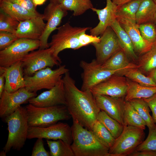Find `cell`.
Masks as SVG:
<instances>
[{"label":"cell","instance_id":"cell-1","mask_svg":"<svg viewBox=\"0 0 156 156\" xmlns=\"http://www.w3.org/2000/svg\"><path fill=\"white\" fill-rule=\"evenodd\" d=\"M66 106L73 120L92 131L101 110L90 90L83 91L76 86L69 71L62 78Z\"/></svg>","mask_w":156,"mask_h":156},{"label":"cell","instance_id":"cell-2","mask_svg":"<svg viewBox=\"0 0 156 156\" xmlns=\"http://www.w3.org/2000/svg\"><path fill=\"white\" fill-rule=\"evenodd\" d=\"M73 120V142L70 145L75 156H109V148L102 144L92 131Z\"/></svg>","mask_w":156,"mask_h":156},{"label":"cell","instance_id":"cell-3","mask_svg":"<svg viewBox=\"0 0 156 156\" xmlns=\"http://www.w3.org/2000/svg\"><path fill=\"white\" fill-rule=\"evenodd\" d=\"M4 118L8 126V134L3 150L6 153L11 149L20 151L27 139L29 127L26 107L21 106Z\"/></svg>","mask_w":156,"mask_h":156},{"label":"cell","instance_id":"cell-4","mask_svg":"<svg viewBox=\"0 0 156 156\" xmlns=\"http://www.w3.org/2000/svg\"><path fill=\"white\" fill-rule=\"evenodd\" d=\"M25 107L29 126L47 127L71 118L64 105L39 107L29 103Z\"/></svg>","mask_w":156,"mask_h":156},{"label":"cell","instance_id":"cell-5","mask_svg":"<svg viewBox=\"0 0 156 156\" xmlns=\"http://www.w3.org/2000/svg\"><path fill=\"white\" fill-rule=\"evenodd\" d=\"M92 28L73 27L69 22H67L57 27V33L52 36L49 43V47L53 50L55 56L60 59L58 54L63 50L66 49L77 50L82 47L80 41V36Z\"/></svg>","mask_w":156,"mask_h":156},{"label":"cell","instance_id":"cell-6","mask_svg":"<svg viewBox=\"0 0 156 156\" xmlns=\"http://www.w3.org/2000/svg\"><path fill=\"white\" fill-rule=\"evenodd\" d=\"M144 129L131 126L124 125L123 131L109 148V156H129L144 140Z\"/></svg>","mask_w":156,"mask_h":156},{"label":"cell","instance_id":"cell-7","mask_svg":"<svg viewBox=\"0 0 156 156\" xmlns=\"http://www.w3.org/2000/svg\"><path fill=\"white\" fill-rule=\"evenodd\" d=\"M69 71L65 65H60L55 70L47 67L37 71L32 76H24L25 87L31 92H36L44 89L50 90L62 79L63 75Z\"/></svg>","mask_w":156,"mask_h":156},{"label":"cell","instance_id":"cell-8","mask_svg":"<svg viewBox=\"0 0 156 156\" xmlns=\"http://www.w3.org/2000/svg\"><path fill=\"white\" fill-rule=\"evenodd\" d=\"M24 76L33 75L37 71L47 67L60 66L61 59L56 57L51 48L33 51L21 60Z\"/></svg>","mask_w":156,"mask_h":156},{"label":"cell","instance_id":"cell-9","mask_svg":"<svg viewBox=\"0 0 156 156\" xmlns=\"http://www.w3.org/2000/svg\"><path fill=\"white\" fill-rule=\"evenodd\" d=\"M39 40L18 38L9 47L0 51V66L8 67L21 61L30 52L39 49Z\"/></svg>","mask_w":156,"mask_h":156},{"label":"cell","instance_id":"cell-10","mask_svg":"<svg viewBox=\"0 0 156 156\" xmlns=\"http://www.w3.org/2000/svg\"><path fill=\"white\" fill-rule=\"evenodd\" d=\"M80 66L83 70L81 74L82 83L81 90L84 91L91 88L105 80L113 75H121L128 69L109 70L101 68V64L94 59L88 62L81 60Z\"/></svg>","mask_w":156,"mask_h":156},{"label":"cell","instance_id":"cell-11","mask_svg":"<svg viewBox=\"0 0 156 156\" xmlns=\"http://www.w3.org/2000/svg\"><path fill=\"white\" fill-rule=\"evenodd\" d=\"M36 138L61 140L71 145L73 142L71 127L62 122L44 127L29 126L27 139Z\"/></svg>","mask_w":156,"mask_h":156},{"label":"cell","instance_id":"cell-12","mask_svg":"<svg viewBox=\"0 0 156 156\" xmlns=\"http://www.w3.org/2000/svg\"><path fill=\"white\" fill-rule=\"evenodd\" d=\"M67 11L64 9L60 4L50 2L45 8L42 14L44 20L47 21L44 30L40 38V45L39 49L49 47V37L51 33L57 29L63 18L67 14Z\"/></svg>","mask_w":156,"mask_h":156},{"label":"cell","instance_id":"cell-13","mask_svg":"<svg viewBox=\"0 0 156 156\" xmlns=\"http://www.w3.org/2000/svg\"><path fill=\"white\" fill-rule=\"evenodd\" d=\"M101 36L99 42L91 44L95 49L96 60L102 64L122 49L117 35L110 26L108 27Z\"/></svg>","mask_w":156,"mask_h":156},{"label":"cell","instance_id":"cell-14","mask_svg":"<svg viewBox=\"0 0 156 156\" xmlns=\"http://www.w3.org/2000/svg\"><path fill=\"white\" fill-rule=\"evenodd\" d=\"M37 96L36 92H31L24 87L12 92L4 90L0 96V116L5 118L15 112L22 104Z\"/></svg>","mask_w":156,"mask_h":156},{"label":"cell","instance_id":"cell-15","mask_svg":"<svg viewBox=\"0 0 156 156\" xmlns=\"http://www.w3.org/2000/svg\"><path fill=\"white\" fill-rule=\"evenodd\" d=\"M127 78L115 74L90 90L94 96L103 95L116 98H124L128 86Z\"/></svg>","mask_w":156,"mask_h":156},{"label":"cell","instance_id":"cell-16","mask_svg":"<svg viewBox=\"0 0 156 156\" xmlns=\"http://www.w3.org/2000/svg\"><path fill=\"white\" fill-rule=\"evenodd\" d=\"M28 102L39 107L66 105L65 90L62 79L53 88L30 98Z\"/></svg>","mask_w":156,"mask_h":156},{"label":"cell","instance_id":"cell-17","mask_svg":"<svg viewBox=\"0 0 156 156\" xmlns=\"http://www.w3.org/2000/svg\"><path fill=\"white\" fill-rule=\"evenodd\" d=\"M101 110L124 126V98H116L101 95L94 96Z\"/></svg>","mask_w":156,"mask_h":156},{"label":"cell","instance_id":"cell-18","mask_svg":"<svg viewBox=\"0 0 156 156\" xmlns=\"http://www.w3.org/2000/svg\"><path fill=\"white\" fill-rule=\"evenodd\" d=\"M44 21L42 14L21 21L14 34L18 38L39 40L46 26V23Z\"/></svg>","mask_w":156,"mask_h":156},{"label":"cell","instance_id":"cell-19","mask_svg":"<svg viewBox=\"0 0 156 156\" xmlns=\"http://www.w3.org/2000/svg\"><path fill=\"white\" fill-rule=\"evenodd\" d=\"M0 72L4 74L5 78L4 90L12 92L25 87L21 61L8 67L0 66Z\"/></svg>","mask_w":156,"mask_h":156},{"label":"cell","instance_id":"cell-20","mask_svg":"<svg viewBox=\"0 0 156 156\" xmlns=\"http://www.w3.org/2000/svg\"><path fill=\"white\" fill-rule=\"evenodd\" d=\"M106 5L103 9H97L94 7L91 9L98 15L99 22L96 27L90 30V35L97 36L101 35L116 19L117 6L112 0H106Z\"/></svg>","mask_w":156,"mask_h":156},{"label":"cell","instance_id":"cell-21","mask_svg":"<svg viewBox=\"0 0 156 156\" xmlns=\"http://www.w3.org/2000/svg\"><path fill=\"white\" fill-rule=\"evenodd\" d=\"M116 19L130 37L138 56H140L150 50L153 43H150L142 38L138 25L123 18Z\"/></svg>","mask_w":156,"mask_h":156},{"label":"cell","instance_id":"cell-22","mask_svg":"<svg viewBox=\"0 0 156 156\" xmlns=\"http://www.w3.org/2000/svg\"><path fill=\"white\" fill-rule=\"evenodd\" d=\"M0 10L19 22L42 14L30 11L9 0L0 1Z\"/></svg>","mask_w":156,"mask_h":156},{"label":"cell","instance_id":"cell-23","mask_svg":"<svg viewBox=\"0 0 156 156\" xmlns=\"http://www.w3.org/2000/svg\"><path fill=\"white\" fill-rule=\"evenodd\" d=\"M110 27L117 35L122 49L129 59L134 62H137L138 57L135 51L131 38L116 19L112 23Z\"/></svg>","mask_w":156,"mask_h":156},{"label":"cell","instance_id":"cell-24","mask_svg":"<svg viewBox=\"0 0 156 156\" xmlns=\"http://www.w3.org/2000/svg\"><path fill=\"white\" fill-rule=\"evenodd\" d=\"M128 86L124 100L149 98L156 93V86L146 87L127 79Z\"/></svg>","mask_w":156,"mask_h":156},{"label":"cell","instance_id":"cell-25","mask_svg":"<svg viewBox=\"0 0 156 156\" xmlns=\"http://www.w3.org/2000/svg\"><path fill=\"white\" fill-rule=\"evenodd\" d=\"M101 68L109 70L129 69L137 68V65L131 62L122 50L117 52L105 62L101 64Z\"/></svg>","mask_w":156,"mask_h":156},{"label":"cell","instance_id":"cell-26","mask_svg":"<svg viewBox=\"0 0 156 156\" xmlns=\"http://www.w3.org/2000/svg\"><path fill=\"white\" fill-rule=\"evenodd\" d=\"M156 11V3L153 0H142L136 13V23L138 25L153 22Z\"/></svg>","mask_w":156,"mask_h":156},{"label":"cell","instance_id":"cell-27","mask_svg":"<svg viewBox=\"0 0 156 156\" xmlns=\"http://www.w3.org/2000/svg\"><path fill=\"white\" fill-rule=\"evenodd\" d=\"M124 125L131 126L145 130L146 124L129 101H124Z\"/></svg>","mask_w":156,"mask_h":156},{"label":"cell","instance_id":"cell-28","mask_svg":"<svg viewBox=\"0 0 156 156\" xmlns=\"http://www.w3.org/2000/svg\"><path fill=\"white\" fill-rule=\"evenodd\" d=\"M138 57L137 68L148 74L156 68V40L148 51Z\"/></svg>","mask_w":156,"mask_h":156},{"label":"cell","instance_id":"cell-29","mask_svg":"<svg viewBox=\"0 0 156 156\" xmlns=\"http://www.w3.org/2000/svg\"><path fill=\"white\" fill-rule=\"evenodd\" d=\"M142 0H133L117 6L116 18H123L136 23V14Z\"/></svg>","mask_w":156,"mask_h":156},{"label":"cell","instance_id":"cell-30","mask_svg":"<svg viewBox=\"0 0 156 156\" xmlns=\"http://www.w3.org/2000/svg\"><path fill=\"white\" fill-rule=\"evenodd\" d=\"M60 4L66 10L73 11L74 16L81 15L93 7L90 0H63Z\"/></svg>","mask_w":156,"mask_h":156},{"label":"cell","instance_id":"cell-31","mask_svg":"<svg viewBox=\"0 0 156 156\" xmlns=\"http://www.w3.org/2000/svg\"><path fill=\"white\" fill-rule=\"evenodd\" d=\"M97 120L105 127L115 139L120 136L123 131L124 125L103 111L101 110L99 112Z\"/></svg>","mask_w":156,"mask_h":156},{"label":"cell","instance_id":"cell-32","mask_svg":"<svg viewBox=\"0 0 156 156\" xmlns=\"http://www.w3.org/2000/svg\"><path fill=\"white\" fill-rule=\"evenodd\" d=\"M145 122L148 129L156 127L153 118L150 114L151 111L146 102L143 99H134L129 101Z\"/></svg>","mask_w":156,"mask_h":156},{"label":"cell","instance_id":"cell-33","mask_svg":"<svg viewBox=\"0 0 156 156\" xmlns=\"http://www.w3.org/2000/svg\"><path fill=\"white\" fill-rule=\"evenodd\" d=\"M122 75L144 86H156V83L154 79L151 77L144 75L137 68L127 70L122 73Z\"/></svg>","mask_w":156,"mask_h":156},{"label":"cell","instance_id":"cell-34","mask_svg":"<svg viewBox=\"0 0 156 156\" xmlns=\"http://www.w3.org/2000/svg\"><path fill=\"white\" fill-rule=\"evenodd\" d=\"M51 156H75L70 145L61 140H47Z\"/></svg>","mask_w":156,"mask_h":156},{"label":"cell","instance_id":"cell-35","mask_svg":"<svg viewBox=\"0 0 156 156\" xmlns=\"http://www.w3.org/2000/svg\"><path fill=\"white\" fill-rule=\"evenodd\" d=\"M92 131L99 141L109 149L113 145L116 139L98 120L94 123Z\"/></svg>","mask_w":156,"mask_h":156},{"label":"cell","instance_id":"cell-36","mask_svg":"<svg viewBox=\"0 0 156 156\" xmlns=\"http://www.w3.org/2000/svg\"><path fill=\"white\" fill-rule=\"evenodd\" d=\"M19 22L0 10V31H3L14 34Z\"/></svg>","mask_w":156,"mask_h":156},{"label":"cell","instance_id":"cell-37","mask_svg":"<svg viewBox=\"0 0 156 156\" xmlns=\"http://www.w3.org/2000/svg\"><path fill=\"white\" fill-rule=\"evenodd\" d=\"M144 151L156 152V127L153 129H149L147 137L138 146L135 151Z\"/></svg>","mask_w":156,"mask_h":156},{"label":"cell","instance_id":"cell-38","mask_svg":"<svg viewBox=\"0 0 156 156\" xmlns=\"http://www.w3.org/2000/svg\"><path fill=\"white\" fill-rule=\"evenodd\" d=\"M141 36L145 40L151 43L156 40V29L151 22L138 25Z\"/></svg>","mask_w":156,"mask_h":156},{"label":"cell","instance_id":"cell-39","mask_svg":"<svg viewBox=\"0 0 156 156\" xmlns=\"http://www.w3.org/2000/svg\"><path fill=\"white\" fill-rule=\"evenodd\" d=\"M18 38L14 34L6 31H0V50L9 47Z\"/></svg>","mask_w":156,"mask_h":156},{"label":"cell","instance_id":"cell-40","mask_svg":"<svg viewBox=\"0 0 156 156\" xmlns=\"http://www.w3.org/2000/svg\"><path fill=\"white\" fill-rule=\"evenodd\" d=\"M31 156H50V153L45 149L43 139L38 138L32 152Z\"/></svg>","mask_w":156,"mask_h":156},{"label":"cell","instance_id":"cell-41","mask_svg":"<svg viewBox=\"0 0 156 156\" xmlns=\"http://www.w3.org/2000/svg\"><path fill=\"white\" fill-rule=\"evenodd\" d=\"M100 40V37L90 34H87L86 33L82 34L80 37V42L82 47L92 44L94 42H99Z\"/></svg>","mask_w":156,"mask_h":156},{"label":"cell","instance_id":"cell-42","mask_svg":"<svg viewBox=\"0 0 156 156\" xmlns=\"http://www.w3.org/2000/svg\"><path fill=\"white\" fill-rule=\"evenodd\" d=\"M16 3L29 11L35 13L38 12L36 10V6L31 0H9Z\"/></svg>","mask_w":156,"mask_h":156},{"label":"cell","instance_id":"cell-43","mask_svg":"<svg viewBox=\"0 0 156 156\" xmlns=\"http://www.w3.org/2000/svg\"><path fill=\"white\" fill-rule=\"evenodd\" d=\"M143 99L147 103L152 112V117L156 124V93L152 96Z\"/></svg>","mask_w":156,"mask_h":156},{"label":"cell","instance_id":"cell-44","mask_svg":"<svg viewBox=\"0 0 156 156\" xmlns=\"http://www.w3.org/2000/svg\"><path fill=\"white\" fill-rule=\"evenodd\" d=\"M130 156H156V152L144 151H135Z\"/></svg>","mask_w":156,"mask_h":156},{"label":"cell","instance_id":"cell-45","mask_svg":"<svg viewBox=\"0 0 156 156\" xmlns=\"http://www.w3.org/2000/svg\"><path fill=\"white\" fill-rule=\"evenodd\" d=\"M5 78L4 74L0 72V96L4 91Z\"/></svg>","mask_w":156,"mask_h":156},{"label":"cell","instance_id":"cell-46","mask_svg":"<svg viewBox=\"0 0 156 156\" xmlns=\"http://www.w3.org/2000/svg\"><path fill=\"white\" fill-rule=\"evenodd\" d=\"M117 6L123 5L133 0H112Z\"/></svg>","mask_w":156,"mask_h":156},{"label":"cell","instance_id":"cell-47","mask_svg":"<svg viewBox=\"0 0 156 156\" xmlns=\"http://www.w3.org/2000/svg\"><path fill=\"white\" fill-rule=\"evenodd\" d=\"M148 76L152 78L156 83V68L151 71Z\"/></svg>","mask_w":156,"mask_h":156},{"label":"cell","instance_id":"cell-48","mask_svg":"<svg viewBox=\"0 0 156 156\" xmlns=\"http://www.w3.org/2000/svg\"><path fill=\"white\" fill-rule=\"evenodd\" d=\"M35 5L36 7L38 5L43 4L47 0H31Z\"/></svg>","mask_w":156,"mask_h":156},{"label":"cell","instance_id":"cell-49","mask_svg":"<svg viewBox=\"0 0 156 156\" xmlns=\"http://www.w3.org/2000/svg\"><path fill=\"white\" fill-rule=\"evenodd\" d=\"M50 2L60 4L63 0H49Z\"/></svg>","mask_w":156,"mask_h":156},{"label":"cell","instance_id":"cell-50","mask_svg":"<svg viewBox=\"0 0 156 156\" xmlns=\"http://www.w3.org/2000/svg\"><path fill=\"white\" fill-rule=\"evenodd\" d=\"M7 153L4 150L1 151L0 153V156H5Z\"/></svg>","mask_w":156,"mask_h":156},{"label":"cell","instance_id":"cell-51","mask_svg":"<svg viewBox=\"0 0 156 156\" xmlns=\"http://www.w3.org/2000/svg\"><path fill=\"white\" fill-rule=\"evenodd\" d=\"M153 22L156 23V11L154 14L153 19Z\"/></svg>","mask_w":156,"mask_h":156},{"label":"cell","instance_id":"cell-52","mask_svg":"<svg viewBox=\"0 0 156 156\" xmlns=\"http://www.w3.org/2000/svg\"><path fill=\"white\" fill-rule=\"evenodd\" d=\"M153 0L156 3V0Z\"/></svg>","mask_w":156,"mask_h":156},{"label":"cell","instance_id":"cell-53","mask_svg":"<svg viewBox=\"0 0 156 156\" xmlns=\"http://www.w3.org/2000/svg\"></svg>","mask_w":156,"mask_h":156},{"label":"cell","instance_id":"cell-54","mask_svg":"<svg viewBox=\"0 0 156 156\" xmlns=\"http://www.w3.org/2000/svg\"><path fill=\"white\" fill-rule=\"evenodd\" d=\"M1 0H0V1Z\"/></svg>","mask_w":156,"mask_h":156}]
</instances>
